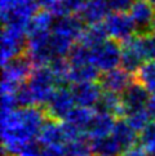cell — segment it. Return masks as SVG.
<instances>
[{"instance_id": "obj_31", "label": "cell", "mask_w": 155, "mask_h": 156, "mask_svg": "<svg viewBox=\"0 0 155 156\" xmlns=\"http://www.w3.org/2000/svg\"><path fill=\"white\" fill-rule=\"evenodd\" d=\"M136 0H109L111 13H127L129 12Z\"/></svg>"}, {"instance_id": "obj_30", "label": "cell", "mask_w": 155, "mask_h": 156, "mask_svg": "<svg viewBox=\"0 0 155 156\" xmlns=\"http://www.w3.org/2000/svg\"><path fill=\"white\" fill-rule=\"evenodd\" d=\"M140 143L145 151L155 147V120H153L142 132H140Z\"/></svg>"}, {"instance_id": "obj_2", "label": "cell", "mask_w": 155, "mask_h": 156, "mask_svg": "<svg viewBox=\"0 0 155 156\" xmlns=\"http://www.w3.org/2000/svg\"><path fill=\"white\" fill-rule=\"evenodd\" d=\"M155 59V44L151 35H136L131 40L121 44L120 67L136 75L146 61Z\"/></svg>"}, {"instance_id": "obj_11", "label": "cell", "mask_w": 155, "mask_h": 156, "mask_svg": "<svg viewBox=\"0 0 155 156\" xmlns=\"http://www.w3.org/2000/svg\"><path fill=\"white\" fill-rule=\"evenodd\" d=\"M128 14L140 34H153L155 30V8L149 3V0H136Z\"/></svg>"}, {"instance_id": "obj_14", "label": "cell", "mask_w": 155, "mask_h": 156, "mask_svg": "<svg viewBox=\"0 0 155 156\" xmlns=\"http://www.w3.org/2000/svg\"><path fill=\"white\" fill-rule=\"evenodd\" d=\"M95 112H96L95 108L75 106L67 118L63 120L71 134V138L74 139L78 137H85L87 130L91 125L93 116H95Z\"/></svg>"}, {"instance_id": "obj_37", "label": "cell", "mask_w": 155, "mask_h": 156, "mask_svg": "<svg viewBox=\"0 0 155 156\" xmlns=\"http://www.w3.org/2000/svg\"><path fill=\"white\" fill-rule=\"evenodd\" d=\"M95 156H99V155H95Z\"/></svg>"}, {"instance_id": "obj_16", "label": "cell", "mask_w": 155, "mask_h": 156, "mask_svg": "<svg viewBox=\"0 0 155 156\" xmlns=\"http://www.w3.org/2000/svg\"><path fill=\"white\" fill-rule=\"evenodd\" d=\"M109 0H85L79 17L85 25H98L103 23L110 14Z\"/></svg>"}, {"instance_id": "obj_33", "label": "cell", "mask_w": 155, "mask_h": 156, "mask_svg": "<svg viewBox=\"0 0 155 156\" xmlns=\"http://www.w3.org/2000/svg\"><path fill=\"white\" fill-rule=\"evenodd\" d=\"M120 156H149L147 152L143 150L142 147H135V148H132V150H128V151H125L123 152Z\"/></svg>"}, {"instance_id": "obj_23", "label": "cell", "mask_w": 155, "mask_h": 156, "mask_svg": "<svg viewBox=\"0 0 155 156\" xmlns=\"http://www.w3.org/2000/svg\"><path fill=\"white\" fill-rule=\"evenodd\" d=\"M107 39H109V35H107L106 29H105V25L98 23V25L87 26L81 37H80V40L78 43H80L83 45L93 49L98 45H101V44L106 41Z\"/></svg>"}, {"instance_id": "obj_36", "label": "cell", "mask_w": 155, "mask_h": 156, "mask_svg": "<svg viewBox=\"0 0 155 156\" xmlns=\"http://www.w3.org/2000/svg\"><path fill=\"white\" fill-rule=\"evenodd\" d=\"M151 35V37H153V41H154V44H155V30L153 31V34H150Z\"/></svg>"}, {"instance_id": "obj_29", "label": "cell", "mask_w": 155, "mask_h": 156, "mask_svg": "<svg viewBox=\"0 0 155 156\" xmlns=\"http://www.w3.org/2000/svg\"><path fill=\"white\" fill-rule=\"evenodd\" d=\"M14 97H16V101H17L18 107H21V108L36 106L34 93H32L31 88L29 87L27 83H25V84H22L20 88H17V90L14 92Z\"/></svg>"}, {"instance_id": "obj_15", "label": "cell", "mask_w": 155, "mask_h": 156, "mask_svg": "<svg viewBox=\"0 0 155 156\" xmlns=\"http://www.w3.org/2000/svg\"><path fill=\"white\" fill-rule=\"evenodd\" d=\"M151 92L140 83L135 81L127 90L121 94L123 102V115L135 110L147 108V103L150 99Z\"/></svg>"}, {"instance_id": "obj_22", "label": "cell", "mask_w": 155, "mask_h": 156, "mask_svg": "<svg viewBox=\"0 0 155 156\" xmlns=\"http://www.w3.org/2000/svg\"><path fill=\"white\" fill-rule=\"evenodd\" d=\"M96 111L109 114L111 116L123 115V102H121V94H116L113 92L103 90L101 98L96 106Z\"/></svg>"}, {"instance_id": "obj_18", "label": "cell", "mask_w": 155, "mask_h": 156, "mask_svg": "<svg viewBox=\"0 0 155 156\" xmlns=\"http://www.w3.org/2000/svg\"><path fill=\"white\" fill-rule=\"evenodd\" d=\"M111 136L124 152L135 148L137 143L140 142V133L135 130L125 119L116 120Z\"/></svg>"}, {"instance_id": "obj_6", "label": "cell", "mask_w": 155, "mask_h": 156, "mask_svg": "<svg viewBox=\"0 0 155 156\" xmlns=\"http://www.w3.org/2000/svg\"><path fill=\"white\" fill-rule=\"evenodd\" d=\"M51 35L52 32H45L27 36L26 57L31 61L34 67L49 66L56 59L51 45Z\"/></svg>"}, {"instance_id": "obj_12", "label": "cell", "mask_w": 155, "mask_h": 156, "mask_svg": "<svg viewBox=\"0 0 155 156\" xmlns=\"http://www.w3.org/2000/svg\"><path fill=\"white\" fill-rule=\"evenodd\" d=\"M135 81H136V76L121 67L103 72V74H101V77L98 80L103 90L113 92L116 94H123Z\"/></svg>"}, {"instance_id": "obj_5", "label": "cell", "mask_w": 155, "mask_h": 156, "mask_svg": "<svg viewBox=\"0 0 155 156\" xmlns=\"http://www.w3.org/2000/svg\"><path fill=\"white\" fill-rule=\"evenodd\" d=\"M27 31L20 27L4 26L2 32V49H0V62L7 65L10 61L21 57L26 52Z\"/></svg>"}, {"instance_id": "obj_24", "label": "cell", "mask_w": 155, "mask_h": 156, "mask_svg": "<svg viewBox=\"0 0 155 156\" xmlns=\"http://www.w3.org/2000/svg\"><path fill=\"white\" fill-rule=\"evenodd\" d=\"M91 144L95 155L99 156H120L124 152L118 144V142L113 138V136L93 139V141H91Z\"/></svg>"}, {"instance_id": "obj_26", "label": "cell", "mask_w": 155, "mask_h": 156, "mask_svg": "<svg viewBox=\"0 0 155 156\" xmlns=\"http://www.w3.org/2000/svg\"><path fill=\"white\" fill-rule=\"evenodd\" d=\"M85 0H58L57 5L52 10L54 17H67V16H79Z\"/></svg>"}, {"instance_id": "obj_9", "label": "cell", "mask_w": 155, "mask_h": 156, "mask_svg": "<svg viewBox=\"0 0 155 156\" xmlns=\"http://www.w3.org/2000/svg\"><path fill=\"white\" fill-rule=\"evenodd\" d=\"M75 101L70 88L59 87L45 105V114L49 119L63 121L75 107Z\"/></svg>"}, {"instance_id": "obj_13", "label": "cell", "mask_w": 155, "mask_h": 156, "mask_svg": "<svg viewBox=\"0 0 155 156\" xmlns=\"http://www.w3.org/2000/svg\"><path fill=\"white\" fill-rule=\"evenodd\" d=\"M70 89L73 93L75 105L87 108H96L99 98L103 93V89L98 81L73 84Z\"/></svg>"}, {"instance_id": "obj_32", "label": "cell", "mask_w": 155, "mask_h": 156, "mask_svg": "<svg viewBox=\"0 0 155 156\" xmlns=\"http://www.w3.org/2000/svg\"><path fill=\"white\" fill-rule=\"evenodd\" d=\"M36 3L39 5V8H41L44 10H52L54 9V7L57 5L58 0H36Z\"/></svg>"}, {"instance_id": "obj_35", "label": "cell", "mask_w": 155, "mask_h": 156, "mask_svg": "<svg viewBox=\"0 0 155 156\" xmlns=\"http://www.w3.org/2000/svg\"><path fill=\"white\" fill-rule=\"evenodd\" d=\"M146 152H147V155H149V156H155V147H154V148H151L150 151H146Z\"/></svg>"}, {"instance_id": "obj_25", "label": "cell", "mask_w": 155, "mask_h": 156, "mask_svg": "<svg viewBox=\"0 0 155 156\" xmlns=\"http://www.w3.org/2000/svg\"><path fill=\"white\" fill-rule=\"evenodd\" d=\"M65 156H95L91 141L87 137H78L63 146Z\"/></svg>"}, {"instance_id": "obj_34", "label": "cell", "mask_w": 155, "mask_h": 156, "mask_svg": "<svg viewBox=\"0 0 155 156\" xmlns=\"http://www.w3.org/2000/svg\"><path fill=\"white\" fill-rule=\"evenodd\" d=\"M147 110L150 112L153 120H155V90L151 92L150 99H149V103H147Z\"/></svg>"}, {"instance_id": "obj_20", "label": "cell", "mask_w": 155, "mask_h": 156, "mask_svg": "<svg viewBox=\"0 0 155 156\" xmlns=\"http://www.w3.org/2000/svg\"><path fill=\"white\" fill-rule=\"evenodd\" d=\"M99 77H101V72L93 63L70 65L67 81L71 84H80V83L97 81Z\"/></svg>"}, {"instance_id": "obj_19", "label": "cell", "mask_w": 155, "mask_h": 156, "mask_svg": "<svg viewBox=\"0 0 155 156\" xmlns=\"http://www.w3.org/2000/svg\"><path fill=\"white\" fill-rule=\"evenodd\" d=\"M115 122H116V120H115L114 116L96 111L95 116H93V119H92L91 125L87 130L85 137L89 139V141H93V139L111 136L113 129L115 126Z\"/></svg>"}, {"instance_id": "obj_10", "label": "cell", "mask_w": 155, "mask_h": 156, "mask_svg": "<svg viewBox=\"0 0 155 156\" xmlns=\"http://www.w3.org/2000/svg\"><path fill=\"white\" fill-rule=\"evenodd\" d=\"M70 132L63 121L48 119L44 122L43 128L39 132L36 141L44 147L49 146H65L69 141H71Z\"/></svg>"}, {"instance_id": "obj_21", "label": "cell", "mask_w": 155, "mask_h": 156, "mask_svg": "<svg viewBox=\"0 0 155 156\" xmlns=\"http://www.w3.org/2000/svg\"><path fill=\"white\" fill-rule=\"evenodd\" d=\"M54 22H56L54 21V14L51 10H38L34 17L31 18L29 26H27V36L52 32Z\"/></svg>"}, {"instance_id": "obj_3", "label": "cell", "mask_w": 155, "mask_h": 156, "mask_svg": "<svg viewBox=\"0 0 155 156\" xmlns=\"http://www.w3.org/2000/svg\"><path fill=\"white\" fill-rule=\"evenodd\" d=\"M27 84L34 93L36 106H39V107L40 106L45 107V105L52 98L57 88L61 87L56 75L53 74L49 66L35 67L29 80H27Z\"/></svg>"}, {"instance_id": "obj_8", "label": "cell", "mask_w": 155, "mask_h": 156, "mask_svg": "<svg viewBox=\"0 0 155 156\" xmlns=\"http://www.w3.org/2000/svg\"><path fill=\"white\" fill-rule=\"evenodd\" d=\"M103 25L109 39L119 44H124L136 36L137 29L131 16L127 13H110Z\"/></svg>"}, {"instance_id": "obj_27", "label": "cell", "mask_w": 155, "mask_h": 156, "mask_svg": "<svg viewBox=\"0 0 155 156\" xmlns=\"http://www.w3.org/2000/svg\"><path fill=\"white\" fill-rule=\"evenodd\" d=\"M135 76L137 83L142 84L150 92H154L155 90V59L146 61Z\"/></svg>"}, {"instance_id": "obj_17", "label": "cell", "mask_w": 155, "mask_h": 156, "mask_svg": "<svg viewBox=\"0 0 155 156\" xmlns=\"http://www.w3.org/2000/svg\"><path fill=\"white\" fill-rule=\"evenodd\" d=\"M84 30L85 23L81 21L79 16H67V17H61L54 22L52 31L70 39L74 43H78L80 40Z\"/></svg>"}, {"instance_id": "obj_4", "label": "cell", "mask_w": 155, "mask_h": 156, "mask_svg": "<svg viewBox=\"0 0 155 156\" xmlns=\"http://www.w3.org/2000/svg\"><path fill=\"white\" fill-rule=\"evenodd\" d=\"M34 69V65L26 55H21V57L4 65L2 93H14L17 88L27 83Z\"/></svg>"}, {"instance_id": "obj_1", "label": "cell", "mask_w": 155, "mask_h": 156, "mask_svg": "<svg viewBox=\"0 0 155 156\" xmlns=\"http://www.w3.org/2000/svg\"><path fill=\"white\" fill-rule=\"evenodd\" d=\"M45 121L47 114L39 106L18 107L0 115L3 156H20L27 144L38 139Z\"/></svg>"}, {"instance_id": "obj_28", "label": "cell", "mask_w": 155, "mask_h": 156, "mask_svg": "<svg viewBox=\"0 0 155 156\" xmlns=\"http://www.w3.org/2000/svg\"><path fill=\"white\" fill-rule=\"evenodd\" d=\"M124 119L128 121V124L138 133L142 132L153 121V118L147 108L135 110V111H131V112H127L124 115Z\"/></svg>"}, {"instance_id": "obj_7", "label": "cell", "mask_w": 155, "mask_h": 156, "mask_svg": "<svg viewBox=\"0 0 155 156\" xmlns=\"http://www.w3.org/2000/svg\"><path fill=\"white\" fill-rule=\"evenodd\" d=\"M92 59L101 74L120 67L121 44L107 39L101 45L92 49Z\"/></svg>"}]
</instances>
